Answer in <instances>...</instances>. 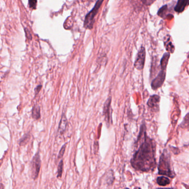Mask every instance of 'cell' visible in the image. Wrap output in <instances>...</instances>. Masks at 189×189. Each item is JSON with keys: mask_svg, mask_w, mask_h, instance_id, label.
<instances>
[{"mask_svg": "<svg viewBox=\"0 0 189 189\" xmlns=\"http://www.w3.org/2000/svg\"><path fill=\"white\" fill-rule=\"evenodd\" d=\"M136 146L138 149L130 160L131 166L137 171L154 172L156 168L155 143L148 137L145 123L140 127Z\"/></svg>", "mask_w": 189, "mask_h": 189, "instance_id": "cell-1", "label": "cell"}, {"mask_svg": "<svg viewBox=\"0 0 189 189\" xmlns=\"http://www.w3.org/2000/svg\"><path fill=\"white\" fill-rule=\"evenodd\" d=\"M158 174L166 175L169 178H174L176 174L171 165L170 155L167 150L165 149L161 154L158 164Z\"/></svg>", "mask_w": 189, "mask_h": 189, "instance_id": "cell-2", "label": "cell"}, {"mask_svg": "<svg viewBox=\"0 0 189 189\" xmlns=\"http://www.w3.org/2000/svg\"><path fill=\"white\" fill-rule=\"evenodd\" d=\"M103 1H98L94 6L93 9L90 11L89 12L87 15L85 16V21H84V27L86 29H92L93 28V25L95 21V17L98 12L99 11L102 3Z\"/></svg>", "mask_w": 189, "mask_h": 189, "instance_id": "cell-3", "label": "cell"}, {"mask_svg": "<svg viewBox=\"0 0 189 189\" xmlns=\"http://www.w3.org/2000/svg\"><path fill=\"white\" fill-rule=\"evenodd\" d=\"M31 176L33 180H36L38 177L41 166V160L39 151L32 158L31 163Z\"/></svg>", "mask_w": 189, "mask_h": 189, "instance_id": "cell-4", "label": "cell"}, {"mask_svg": "<svg viewBox=\"0 0 189 189\" xmlns=\"http://www.w3.org/2000/svg\"><path fill=\"white\" fill-rule=\"evenodd\" d=\"M146 51L144 47H141L136 56L134 67L139 70H143L146 61Z\"/></svg>", "mask_w": 189, "mask_h": 189, "instance_id": "cell-5", "label": "cell"}, {"mask_svg": "<svg viewBox=\"0 0 189 189\" xmlns=\"http://www.w3.org/2000/svg\"><path fill=\"white\" fill-rule=\"evenodd\" d=\"M166 78V70H161L157 76L151 81V88L153 90H157L163 85Z\"/></svg>", "mask_w": 189, "mask_h": 189, "instance_id": "cell-6", "label": "cell"}, {"mask_svg": "<svg viewBox=\"0 0 189 189\" xmlns=\"http://www.w3.org/2000/svg\"><path fill=\"white\" fill-rule=\"evenodd\" d=\"M112 101V98L109 97L106 100L103 107V115L104 116L105 120L107 124L108 127L111 124V104Z\"/></svg>", "mask_w": 189, "mask_h": 189, "instance_id": "cell-7", "label": "cell"}, {"mask_svg": "<svg viewBox=\"0 0 189 189\" xmlns=\"http://www.w3.org/2000/svg\"><path fill=\"white\" fill-rule=\"evenodd\" d=\"M67 125H68V120L67 117L66 116L65 114H63L62 115L61 119L60 120V122L59 123L58 126V133L60 135H63L64 132L66 130Z\"/></svg>", "mask_w": 189, "mask_h": 189, "instance_id": "cell-8", "label": "cell"}, {"mask_svg": "<svg viewBox=\"0 0 189 189\" xmlns=\"http://www.w3.org/2000/svg\"><path fill=\"white\" fill-rule=\"evenodd\" d=\"M160 101V96L157 94H154L150 96L147 102V105L150 108H157L159 107Z\"/></svg>", "mask_w": 189, "mask_h": 189, "instance_id": "cell-9", "label": "cell"}, {"mask_svg": "<svg viewBox=\"0 0 189 189\" xmlns=\"http://www.w3.org/2000/svg\"><path fill=\"white\" fill-rule=\"evenodd\" d=\"M188 5H189V1L188 0H179L176 6H175V11L178 13H181Z\"/></svg>", "mask_w": 189, "mask_h": 189, "instance_id": "cell-10", "label": "cell"}, {"mask_svg": "<svg viewBox=\"0 0 189 189\" xmlns=\"http://www.w3.org/2000/svg\"><path fill=\"white\" fill-rule=\"evenodd\" d=\"M164 44L168 52L173 53L175 51V47L171 41V38L169 35H167L165 37Z\"/></svg>", "mask_w": 189, "mask_h": 189, "instance_id": "cell-11", "label": "cell"}, {"mask_svg": "<svg viewBox=\"0 0 189 189\" xmlns=\"http://www.w3.org/2000/svg\"><path fill=\"white\" fill-rule=\"evenodd\" d=\"M170 57V53L169 52L165 53L163 55V57L161 59V61H160L161 70H166Z\"/></svg>", "mask_w": 189, "mask_h": 189, "instance_id": "cell-12", "label": "cell"}, {"mask_svg": "<svg viewBox=\"0 0 189 189\" xmlns=\"http://www.w3.org/2000/svg\"><path fill=\"white\" fill-rule=\"evenodd\" d=\"M168 12H169L168 6V5H165L161 7H160L159 11H157V15L160 17L165 19L169 16Z\"/></svg>", "mask_w": 189, "mask_h": 189, "instance_id": "cell-13", "label": "cell"}, {"mask_svg": "<svg viewBox=\"0 0 189 189\" xmlns=\"http://www.w3.org/2000/svg\"><path fill=\"white\" fill-rule=\"evenodd\" d=\"M41 110L38 105H35L32 110V117L35 120H38L41 118Z\"/></svg>", "mask_w": 189, "mask_h": 189, "instance_id": "cell-14", "label": "cell"}, {"mask_svg": "<svg viewBox=\"0 0 189 189\" xmlns=\"http://www.w3.org/2000/svg\"><path fill=\"white\" fill-rule=\"evenodd\" d=\"M157 184H159L160 186H166L167 185H169L170 183V180L169 178L161 176L157 177Z\"/></svg>", "mask_w": 189, "mask_h": 189, "instance_id": "cell-15", "label": "cell"}, {"mask_svg": "<svg viewBox=\"0 0 189 189\" xmlns=\"http://www.w3.org/2000/svg\"><path fill=\"white\" fill-rule=\"evenodd\" d=\"M31 138V136L29 134H25L23 137L21 139L19 142V144L21 146H24L26 145L28 142H29Z\"/></svg>", "mask_w": 189, "mask_h": 189, "instance_id": "cell-16", "label": "cell"}, {"mask_svg": "<svg viewBox=\"0 0 189 189\" xmlns=\"http://www.w3.org/2000/svg\"><path fill=\"white\" fill-rule=\"evenodd\" d=\"M114 180V176L113 172V170H110L108 172L106 178L107 183H108L109 185H111L113 183Z\"/></svg>", "mask_w": 189, "mask_h": 189, "instance_id": "cell-17", "label": "cell"}, {"mask_svg": "<svg viewBox=\"0 0 189 189\" xmlns=\"http://www.w3.org/2000/svg\"><path fill=\"white\" fill-rule=\"evenodd\" d=\"M63 166H64L63 161V160H61L58 164V169H57V178H61L62 174H63Z\"/></svg>", "mask_w": 189, "mask_h": 189, "instance_id": "cell-18", "label": "cell"}, {"mask_svg": "<svg viewBox=\"0 0 189 189\" xmlns=\"http://www.w3.org/2000/svg\"><path fill=\"white\" fill-rule=\"evenodd\" d=\"M189 126V112L186 114L185 116L184 117L182 123H181L180 127L181 128H187Z\"/></svg>", "mask_w": 189, "mask_h": 189, "instance_id": "cell-19", "label": "cell"}, {"mask_svg": "<svg viewBox=\"0 0 189 189\" xmlns=\"http://www.w3.org/2000/svg\"><path fill=\"white\" fill-rule=\"evenodd\" d=\"M67 143H65L64 145L62 146L61 149L60 151L59 152V154H58V159H61L62 157H63L64 153H65V150H66V146H67Z\"/></svg>", "mask_w": 189, "mask_h": 189, "instance_id": "cell-20", "label": "cell"}, {"mask_svg": "<svg viewBox=\"0 0 189 189\" xmlns=\"http://www.w3.org/2000/svg\"><path fill=\"white\" fill-rule=\"evenodd\" d=\"M37 4V1L36 0H29L28 1L29 8L32 9H36Z\"/></svg>", "mask_w": 189, "mask_h": 189, "instance_id": "cell-21", "label": "cell"}, {"mask_svg": "<svg viewBox=\"0 0 189 189\" xmlns=\"http://www.w3.org/2000/svg\"><path fill=\"white\" fill-rule=\"evenodd\" d=\"M170 149L172 150V152L174 154H179L180 153V150L177 148H175L174 146H170Z\"/></svg>", "mask_w": 189, "mask_h": 189, "instance_id": "cell-22", "label": "cell"}, {"mask_svg": "<svg viewBox=\"0 0 189 189\" xmlns=\"http://www.w3.org/2000/svg\"><path fill=\"white\" fill-rule=\"evenodd\" d=\"M25 33L26 34L27 37L29 40H32V35L31 34L30 31L27 28H25Z\"/></svg>", "mask_w": 189, "mask_h": 189, "instance_id": "cell-23", "label": "cell"}, {"mask_svg": "<svg viewBox=\"0 0 189 189\" xmlns=\"http://www.w3.org/2000/svg\"><path fill=\"white\" fill-rule=\"evenodd\" d=\"M42 87V85H37L36 88H35V94L36 95H37V94H38V93L40 92V91L41 90V88Z\"/></svg>", "mask_w": 189, "mask_h": 189, "instance_id": "cell-24", "label": "cell"}, {"mask_svg": "<svg viewBox=\"0 0 189 189\" xmlns=\"http://www.w3.org/2000/svg\"><path fill=\"white\" fill-rule=\"evenodd\" d=\"M142 2L146 5L149 6V5H151V4L154 2V1H150V0H149V1H142Z\"/></svg>", "mask_w": 189, "mask_h": 189, "instance_id": "cell-25", "label": "cell"}, {"mask_svg": "<svg viewBox=\"0 0 189 189\" xmlns=\"http://www.w3.org/2000/svg\"><path fill=\"white\" fill-rule=\"evenodd\" d=\"M157 189H172V188H158Z\"/></svg>", "mask_w": 189, "mask_h": 189, "instance_id": "cell-26", "label": "cell"}, {"mask_svg": "<svg viewBox=\"0 0 189 189\" xmlns=\"http://www.w3.org/2000/svg\"><path fill=\"white\" fill-rule=\"evenodd\" d=\"M3 185H2V183H1V189H3Z\"/></svg>", "mask_w": 189, "mask_h": 189, "instance_id": "cell-27", "label": "cell"}, {"mask_svg": "<svg viewBox=\"0 0 189 189\" xmlns=\"http://www.w3.org/2000/svg\"><path fill=\"white\" fill-rule=\"evenodd\" d=\"M141 189V188H140V187H135V189Z\"/></svg>", "mask_w": 189, "mask_h": 189, "instance_id": "cell-28", "label": "cell"}, {"mask_svg": "<svg viewBox=\"0 0 189 189\" xmlns=\"http://www.w3.org/2000/svg\"><path fill=\"white\" fill-rule=\"evenodd\" d=\"M129 189V188H125V189Z\"/></svg>", "mask_w": 189, "mask_h": 189, "instance_id": "cell-29", "label": "cell"}, {"mask_svg": "<svg viewBox=\"0 0 189 189\" xmlns=\"http://www.w3.org/2000/svg\"><path fill=\"white\" fill-rule=\"evenodd\" d=\"M188 57H189V56H188Z\"/></svg>", "mask_w": 189, "mask_h": 189, "instance_id": "cell-30", "label": "cell"}]
</instances>
